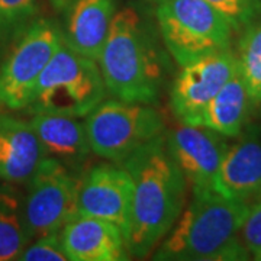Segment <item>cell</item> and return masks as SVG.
I'll return each mask as SVG.
<instances>
[{
	"mask_svg": "<svg viewBox=\"0 0 261 261\" xmlns=\"http://www.w3.org/2000/svg\"><path fill=\"white\" fill-rule=\"evenodd\" d=\"M155 16L161 42L178 67L231 48L232 23L206 0H161Z\"/></svg>",
	"mask_w": 261,
	"mask_h": 261,
	"instance_id": "obj_5",
	"label": "cell"
},
{
	"mask_svg": "<svg viewBox=\"0 0 261 261\" xmlns=\"http://www.w3.org/2000/svg\"><path fill=\"white\" fill-rule=\"evenodd\" d=\"M226 140V137L202 125L180 123L164 132L168 154L192 192L214 189L215 177L229 147Z\"/></svg>",
	"mask_w": 261,
	"mask_h": 261,
	"instance_id": "obj_10",
	"label": "cell"
},
{
	"mask_svg": "<svg viewBox=\"0 0 261 261\" xmlns=\"http://www.w3.org/2000/svg\"><path fill=\"white\" fill-rule=\"evenodd\" d=\"M67 9L64 42L82 56L96 60L112 27L116 0H71Z\"/></svg>",
	"mask_w": 261,
	"mask_h": 261,
	"instance_id": "obj_15",
	"label": "cell"
},
{
	"mask_svg": "<svg viewBox=\"0 0 261 261\" xmlns=\"http://www.w3.org/2000/svg\"><path fill=\"white\" fill-rule=\"evenodd\" d=\"M257 260H258V261H261V255H260V257H258V258H257Z\"/></svg>",
	"mask_w": 261,
	"mask_h": 261,
	"instance_id": "obj_26",
	"label": "cell"
},
{
	"mask_svg": "<svg viewBox=\"0 0 261 261\" xmlns=\"http://www.w3.org/2000/svg\"><path fill=\"white\" fill-rule=\"evenodd\" d=\"M97 64L108 94L154 105L166 79V60L154 29L135 8L116 10Z\"/></svg>",
	"mask_w": 261,
	"mask_h": 261,
	"instance_id": "obj_3",
	"label": "cell"
},
{
	"mask_svg": "<svg viewBox=\"0 0 261 261\" xmlns=\"http://www.w3.org/2000/svg\"><path fill=\"white\" fill-rule=\"evenodd\" d=\"M106 86L96 60L87 58L61 41L38 80L29 113H60L86 118L106 99Z\"/></svg>",
	"mask_w": 261,
	"mask_h": 261,
	"instance_id": "obj_4",
	"label": "cell"
},
{
	"mask_svg": "<svg viewBox=\"0 0 261 261\" xmlns=\"http://www.w3.org/2000/svg\"><path fill=\"white\" fill-rule=\"evenodd\" d=\"M122 166L134 183L130 255L145 258L177 222L186 206L189 185L168 154L164 134L137 149Z\"/></svg>",
	"mask_w": 261,
	"mask_h": 261,
	"instance_id": "obj_1",
	"label": "cell"
},
{
	"mask_svg": "<svg viewBox=\"0 0 261 261\" xmlns=\"http://www.w3.org/2000/svg\"><path fill=\"white\" fill-rule=\"evenodd\" d=\"M70 2L71 0H51V3H53V6L56 8V9L61 10V9H65L68 5H70Z\"/></svg>",
	"mask_w": 261,
	"mask_h": 261,
	"instance_id": "obj_24",
	"label": "cell"
},
{
	"mask_svg": "<svg viewBox=\"0 0 261 261\" xmlns=\"http://www.w3.org/2000/svg\"><path fill=\"white\" fill-rule=\"evenodd\" d=\"M250 203L218 193L195 190L177 222L155 248L159 261H241L250 251L241 240V228Z\"/></svg>",
	"mask_w": 261,
	"mask_h": 261,
	"instance_id": "obj_2",
	"label": "cell"
},
{
	"mask_svg": "<svg viewBox=\"0 0 261 261\" xmlns=\"http://www.w3.org/2000/svg\"><path fill=\"white\" fill-rule=\"evenodd\" d=\"M252 105L248 89L237 71L207 105L199 125L226 138H238L247 128Z\"/></svg>",
	"mask_w": 261,
	"mask_h": 261,
	"instance_id": "obj_17",
	"label": "cell"
},
{
	"mask_svg": "<svg viewBox=\"0 0 261 261\" xmlns=\"http://www.w3.org/2000/svg\"><path fill=\"white\" fill-rule=\"evenodd\" d=\"M23 199L10 186H0V261L18 260L29 244Z\"/></svg>",
	"mask_w": 261,
	"mask_h": 261,
	"instance_id": "obj_18",
	"label": "cell"
},
{
	"mask_svg": "<svg viewBox=\"0 0 261 261\" xmlns=\"http://www.w3.org/2000/svg\"><path fill=\"white\" fill-rule=\"evenodd\" d=\"M61 41V29L48 18H37L20 34L0 65V112L28 108L38 80Z\"/></svg>",
	"mask_w": 261,
	"mask_h": 261,
	"instance_id": "obj_7",
	"label": "cell"
},
{
	"mask_svg": "<svg viewBox=\"0 0 261 261\" xmlns=\"http://www.w3.org/2000/svg\"><path fill=\"white\" fill-rule=\"evenodd\" d=\"M31 125L47 157L63 161L68 167L82 164L92 154L84 122L60 113H31Z\"/></svg>",
	"mask_w": 261,
	"mask_h": 261,
	"instance_id": "obj_16",
	"label": "cell"
},
{
	"mask_svg": "<svg viewBox=\"0 0 261 261\" xmlns=\"http://www.w3.org/2000/svg\"><path fill=\"white\" fill-rule=\"evenodd\" d=\"M232 23L235 32L261 18V0H206Z\"/></svg>",
	"mask_w": 261,
	"mask_h": 261,
	"instance_id": "obj_21",
	"label": "cell"
},
{
	"mask_svg": "<svg viewBox=\"0 0 261 261\" xmlns=\"http://www.w3.org/2000/svg\"><path fill=\"white\" fill-rule=\"evenodd\" d=\"M145 2H148V3H154V5H157V3H160L161 0H145Z\"/></svg>",
	"mask_w": 261,
	"mask_h": 261,
	"instance_id": "obj_25",
	"label": "cell"
},
{
	"mask_svg": "<svg viewBox=\"0 0 261 261\" xmlns=\"http://www.w3.org/2000/svg\"><path fill=\"white\" fill-rule=\"evenodd\" d=\"M241 240L254 260L261 255V200L250 205L241 228Z\"/></svg>",
	"mask_w": 261,
	"mask_h": 261,
	"instance_id": "obj_23",
	"label": "cell"
},
{
	"mask_svg": "<svg viewBox=\"0 0 261 261\" xmlns=\"http://www.w3.org/2000/svg\"><path fill=\"white\" fill-rule=\"evenodd\" d=\"M39 0H0V47L13 44L37 19Z\"/></svg>",
	"mask_w": 261,
	"mask_h": 261,
	"instance_id": "obj_20",
	"label": "cell"
},
{
	"mask_svg": "<svg viewBox=\"0 0 261 261\" xmlns=\"http://www.w3.org/2000/svg\"><path fill=\"white\" fill-rule=\"evenodd\" d=\"M84 125L92 152L116 164L166 132L164 116L152 105L116 97L99 103Z\"/></svg>",
	"mask_w": 261,
	"mask_h": 261,
	"instance_id": "obj_6",
	"label": "cell"
},
{
	"mask_svg": "<svg viewBox=\"0 0 261 261\" xmlns=\"http://www.w3.org/2000/svg\"><path fill=\"white\" fill-rule=\"evenodd\" d=\"M238 138L225 152L214 189L226 197L248 202L261 195V129L248 126Z\"/></svg>",
	"mask_w": 261,
	"mask_h": 261,
	"instance_id": "obj_13",
	"label": "cell"
},
{
	"mask_svg": "<svg viewBox=\"0 0 261 261\" xmlns=\"http://www.w3.org/2000/svg\"><path fill=\"white\" fill-rule=\"evenodd\" d=\"M134 200V183L122 164L102 163L82 177L79 192V215L92 216L118 225L129 233Z\"/></svg>",
	"mask_w": 261,
	"mask_h": 261,
	"instance_id": "obj_11",
	"label": "cell"
},
{
	"mask_svg": "<svg viewBox=\"0 0 261 261\" xmlns=\"http://www.w3.org/2000/svg\"><path fill=\"white\" fill-rule=\"evenodd\" d=\"M238 71L254 105H261V20L251 22L240 31L237 45Z\"/></svg>",
	"mask_w": 261,
	"mask_h": 261,
	"instance_id": "obj_19",
	"label": "cell"
},
{
	"mask_svg": "<svg viewBox=\"0 0 261 261\" xmlns=\"http://www.w3.org/2000/svg\"><path fill=\"white\" fill-rule=\"evenodd\" d=\"M23 221L29 240L60 232L79 215L82 177L54 157H45L28 181Z\"/></svg>",
	"mask_w": 261,
	"mask_h": 261,
	"instance_id": "obj_8",
	"label": "cell"
},
{
	"mask_svg": "<svg viewBox=\"0 0 261 261\" xmlns=\"http://www.w3.org/2000/svg\"><path fill=\"white\" fill-rule=\"evenodd\" d=\"M18 260L22 261H68L60 232L48 233L32 240Z\"/></svg>",
	"mask_w": 261,
	"mask_h": 261,
	"instance_id": "obj_22",
	"label": "cell"
},
{
	"mask_svg": "<svg viewBox=\"0 0 261 261\" xmlns=\"http://www.w3.org/2000/svg\"><path fill=\"white\" fill-rule=\"evenodd\" d=\"M237 71L232 48L181 65L170 92V106L178 122L199 125L207 105Z\"/></svg>",
	"mask_w": 261,
	"mask_h": 261,
	"instance_id": "obj_9",
	"label": "cell"
},
{
	"mask_svg": "<svg viewBox=\"0 0 261 261\" xmlns=\"http://www.w3.org/2000/svg\"><path fill=\"white\" fill-rule=\"evenodd\" d=\"M68 261H126V235L118 225L77 215L60 231Z\"/></svg>",
	"mask_w": 261,
	"mask_h": 261,
	"instance_id": "obj_12",
	"label": "cell"
},
{
	"mask_svg": "<svg viewBox=\"0 0 261 261\" xmlns=\"http://www.w3.org/2000/svg\"><path fill=\"white\" fill-rule=\"evenodd\" d=\"M45 151L31 122L0 112V180L8 185L27 183Z\"/></svg>",
	"mask_w": 261,
	"mask_h": 261,
	"instance_id": "obj_14",
	"label": "cell"
}]
</instances>
